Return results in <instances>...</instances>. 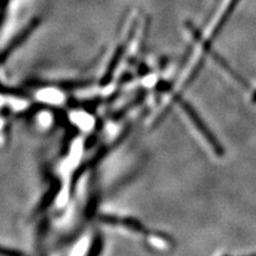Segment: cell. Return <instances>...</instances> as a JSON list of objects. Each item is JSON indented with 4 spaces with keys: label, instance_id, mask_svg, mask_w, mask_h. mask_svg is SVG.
Masks as SVG:
<instances>
[{
    "label": "cell",
    "instance_id": "2",
    "mask_svg": "<svg viewBox=\"0 0 256 256\" xmlns=\"http://www.w3.org/2000/svg\"><path fill=\"white\" fill-rule=\"evenodd\" d=\"M254 100H256V93H255V95H254Z\"/></svg>",
    "mask_w": 256,
    "mask_h": 256
},
{
    "label": "cell",
    "instance_id": "1",
    "mask_svg": "<svg viewBox=\"0 0 256 256\" xmlns=\"http://www.w3.org/2000/svg\"><path fill=\"white\" fill-rule=\"evenodd\" d=\"M178 102H180L182 109L184 110V112L186 114V116L190 118L192 124L196 126L198 132L203 136V138L207 141V143L210 144V148L214 150V153L218 156H223V154H224L223 146L220 144L219 140L216 138L214 134L210 130V127H208L207 124L203 121V118L200 116V114L196 111V109L192 107L187 100H182V98H180Z\"/></svg>",
    "mask_w": 256,
    "mask_h": 256
}]
</instances>
